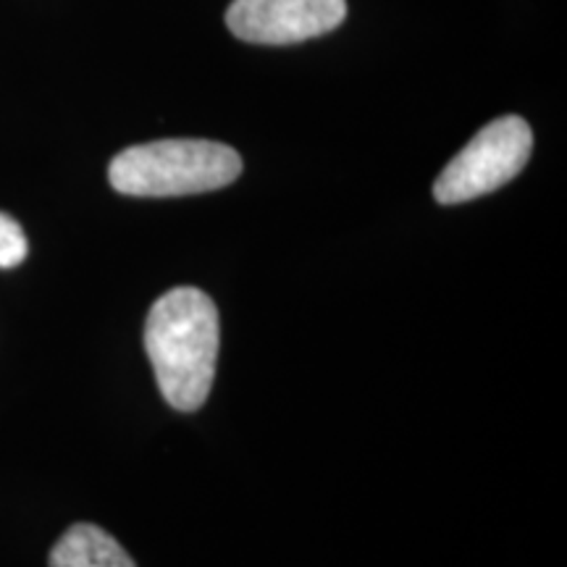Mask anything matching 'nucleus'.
<instances>
[{
  "instance_id": "20e7f679",
  "label": "nucleus",
  "mask_w": 567,
  "mask_h": 567,
  "mask_svg": "<svg viewBox=\"0 0 567 567\" xmlns=\"http://www.w3.org/2000/svg\"><path fill=\"white\" fill-rule=\"evenodd\" d=\"M344 17L347 0H234L226 24L255 45H295L337 30Z\"/></svg>"
},
{
  "instance_id": "f03ea898",
  "label": "nucleus",
  "mask_w": 567,
  "mask_h": 567,
  "mask_svg": "<svg viewBox=\"0 0 567 567\" xmlns=\"http://www.w3.org/2000/svg\"><path fill=\"white\" fill-rule=\"evenodd\" d=\"M239 174L243 158L224 142L158 140L118 153L109 182L130 197H184L229 187Z\"/></svg>"
},
{
  "instance_id": "39448f33",
  "label": "nucleus",
  "mask_w": 567,
  "mask_h": 567,
  "mask_svg": "<svg viewBox=\"0 0 567 567\" xmlns=\"http://www.w3.org/2000/svg\"><path fill=\"white\" fill-rule=\"evenodd\" d=\"M51 567H137L126 549L103 528L76 523L51 551Z\"/></svg>"
},
{
  "instance_id": "7ed1b4c3",
  "label": "nucleus",
  "mask_w": 567,
  "mask_h": 567,
  "mask_svg": "<svg viewBox=\"0 0 567 567\" xmlns=\"http://www.w3.org/2000/svg\"><path fill=\"white\" fill-rule=\"evenodd\" d=\"M534 134L526 118H496L446 163L434 184V197L442 205H460L494 193L526 168Z\"/></svg>"
},
{
  "instance_id": "423d86ee",
  "label": "nucleus",
  "mask_w": 567,
  "mask_h": 567,
  "mask_svg": "<svg viewBox=\"0 0 567 567\" xmlns=\"http://www.w3.org/2000/svg\"><path fill=\"white\" fill-rule=\"evenodd\" d=\"M30 245H27L24 229L11 216L0 213V268H17L24 264Z\"/></svg>"
},
{
  "instance_id": "f257e3e1",
  "label": "nucleus",
  "mask_w": 567,
  "mask_h": 567,
  "mask_svg": "<svg viewBox=\"0 0 567 567\" xmlns=\"http://www.w3.org/2000/svg\"><path fill=\"white\" fill-rule=\"evenodd\" d=\"M221 323L216 302L197 287H176L153 302L145 321V352L161 394L179 413H195L216 379Z\"/></svg>"
}]
</instances>
